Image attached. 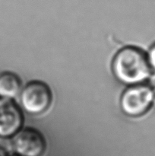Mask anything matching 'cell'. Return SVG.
I'll return each mask as SVG.
<instances>
[{"label":"cell","mask_w":155,"mask_h":156,"mask_svg":"<svg viewBox=\"0 0 155 156\" xmlns=\"http://www.w3.org/2000/svg\"><path fill=\"white\" fill-rule=\"evenodd\" d=\"M112 70L120 82L130 85L144 84L153 74L147 54L135 47H126L118 52L112 62Z\"/></svg>","instance_id":"1"},{"label":"cell","mask_w":155,"mask_h":156,"mask_svg":"<svg viewBox=\"0 0 155 156\" xmlns=\"http://www.w3.org/2000/svg\"><path fill=\"white\" fill-rule=\"evenodd\" d=\"M153 106V89L146 84L129 87L121 98V108L128 116L136 117L145 114Z\"/></svg>","instance_id":"2"},{"label":"cell","mask_w":155,"mask_h":156,"mask_svg":"<svg viewBox=\"0 0 155 156\" xmlns=\"http://www.w3.org/2000/svg\"><path fill=\"white\" fill-rule=\"evenodd\" d=\"M52 101V92L46 84L42 82H31L21 93L23 108L31 114H39L48 109Z\"/></svg>","instance_id":"3"},{"label":"cell","mask_w":155,"mask_h":156,"mask_svg":"<svg viewBox=\"0 0 155 156\" xmlns=\"http://www.w3.org/2000/svg\"><path fill=\"white\" fill-rule=\"evenodd\" d=\"M12 144L16 154L21 156H41L46 148L43 136L31 128L17 133Z\"/></svg>","instance_id":"4"},{"label":"cell","mask_w":155,"mask_h":156,"mask_svg":"<svg viewBox=\"0 0 155 156\" xmlns=\"http://www.w3.org/2000/svg\"><path fill=\"white\" fill-rule=\"evenodd\" d=\"M22 112L11 98H0V137L12 136L23 124Z\"/></svg>","instance_id":"5"},{"label":"cell","mask_w":155,"mask_h":156,"mask_svg":"<svg viewBox=\"0 0 155 156\" xmlns=\"http://www.w3.org/2000/svg\"><path fill=\"white\" fill-rule=\"evenodd\" d=\"M21 82L17 75L3 73L0 75V96L12 98L21 91Z\"/></svg>","instance_id":"6"},{"label":"cell","mask_w":155,"mask_h":156,"mask_svg":"<svg viewBox=\"0 0 155 156\" xmlns=\"http://www.w3.org/2000/svg\"><path fill=\"white\" fill-rule=\"evenodd\" d=\"M147 54V61L153 73H155V43L150 46Z\"/></svg>","instance_id":"7"},{"label":"cell","mask_w":155,"mask_h":156,"mask_svg":"<svg viewBox=\"0 0 155 156\" xmlns=\"http://www.w3.org/2000/svg\"><path fill=\"white\" fill-rule=\"evenodd\" d=\"M0 156H7L4 149H2V148H0Z\"/></svg>","instance_id":"8"},{"label":"cell","mask_w":155,"mask_h":156,"mask_svg":"<svg viewBox=\"0 0 155 156\" xmlns=\"http://www.w3.org/2000/svg\"><path fill=\"white\" fill-rule=\"evenodd\" d=\"M12 156H21V155H18V154H16V155H12Z\"/></svg>","instance_id":"9"}]
</instances>
